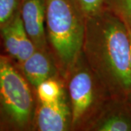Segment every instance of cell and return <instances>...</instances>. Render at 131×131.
I'll return each mask as SVG.
<instances>
[{
    "instance_id": "6da1fadb",
    "label": "cell",
    "mask_w": 131,
    "mask_h": 131,
    "mask_svg": "<svg viewBox=\"0 0 131 131\" xmlns=\"http://www.w3.org/2000/svg\"><path fill=\"white\" fill-rule=\"evenodd\" d=\"M82 54L109 98H131L127 26L106 7L86 18Z\"/></svg>"
},
{
    "instance_id": "7a4b0ae2",
    "label": "cell",
    "mask_w": 131,
    "mask_h": 131,
    "mask_svg": "<svg viewBox=\"0 0 131 131\" xmlns=\"http://www.w3.org/2000/svg\"><path fill=\"white\" fill-rule=\"evenodd\" d=\"M49 47L66 80L82 53L86 18L75 0H45Z\"/></svg>"
},
{
    "instance_id": "3957f363",
    "label": "cell",
    "mask_w": 131,
    "mask_h": 131,
    "mask_svg": "<svg viewBox=\"0 0 131 131\" xmlns=\"http://www.w3.org/2000/svg\"><path fill=\"white\" fill-rule=\"evenodd\" d=\"M33 88L13 60L0 53V130H33Z\"/></svg>"
},
{
    "instance_id": "277c9868",
    "label": "cell",
    "mask_w": 131,
    "mask_h": 131,
    "mask_svg": "<svg viewBox=\"0 0 131 131\" xmlns=\"http://www.w3.org/2000/svg\"><path fill=\"white\" fill-rule=\"evenodd\" d=\"M65 80L71 112V129L84 128L108 96L82 53Z\"/></svg>"
},
{
    "instance_id": "5b68a950",
    "label": "cell",
    "mask_w": 131,
    "mask_h": 131,
    "mask_svg": "<svg viewBox=\"0 0 131 131\" xmlns=\"http://www.w3.org/2000/svg\"><path fill=\"white\" fill-rule=\"evenodd\" d=\"M84 128L94 131H131V101L108 98Z\"/></svg>"
},
{
    "instance_id": "8992f818",
    "label": "cell",
    "mask_w": 131,
    "mask_h": 131,
    "mask_svg": "<svg viewBox=\"0 0 131 131\" xmlns=\"http://www.w3.org/2000/svg\"><path fill=\"white\" fill-rule=\"evenodd\" d=\"M71 129V112L67 91L58 101L37 102L33 130L66 131Z\"/></svg>"
},
{
    "instance_id": "52a82bcc",
    "label": "cell",
    "mask_w": 131,
    "mask_h": 131,
    "mask_svg": "<svg viewBox=\"0 0 131 131\" xmlns=\"http://www.w3.org/2000/svg\"><path fill=\"white\" fill-rule=\"evenodd\" d=\"M0 40L7 56L15 64H20L31 56L37 47L26 31L20 17L18 14L0 31Z\"/></svg>"
},
{
    "instance_id": "ba28073f",
    "label": "cell",
    "mask_w": 131,
    "mask_h": 131,
    "mask_svg": "<svg viewBox=\"0 0 131 131\" xmlns=\"http://www.w3.org/2000/svg\"><path fill=\"white\" fill-rule=\"evenodd\" d=\"M20 17L26 31L36 47L50 50L45 28V0H22Z\"/></svg>"
},
{
    "instance_id": "9c48e42d",
    "label": "cell",
    "mask_w": 131,
    "mask_h": 131,
    "mask_svg": "<svg viewBox=\"0 0 131 131\" xmlns=\"http://www.w3.org/2000/svg\"><path fill=\"white\" fill-rule=\"evenodd\" d=\"M16 65L34 89L45 80L61 77L50 50L37 48L26 61Z\"/></svg>"
},
{
    "instance_id": "30bf717a",
    "label": "cell",
    "mask_w": 131,
    "mask_h": 131,
    "mask_svg": "<svg viewBox=\"0 0 131 131\" xmlns=\"http://www.w3.org/2000/svg\"><path fill=\"white\" fill-rule=\"evenodd\" d=\"M34 90L37 101L44 103L56 102L66 92L61 77L45 80L38 84Z\"/></svg>"
},
{
    "instance_id": "8fae6325",
    "label": "cell",
    "mask_w": 131,
    "mask_h": 131,
    "mask_svg": "<svg viewBox=\"0 0 131 131\" xmlns=\"http://www.w3.org/2000/svg\"><path fill=\"white\" fill-rule=\"evenodd\" d=\"M104 6L131 28V0H104Z\"/></svg>"
},
{
    "instance_id": "7c38bea8",
    "label": "cell",
    "mask_w": 131,
    "mask_h": 131,
    "mask_svg": "<svg viewBox=\"0 0 131 131\" xmlns=\"http://www.w3.org/2000/svg\"><path fill=\"white\" fill-rule=\"evenodd\" d=\"M22 0H0V31L20 9Z\"/></svg>"
},
{
    "instance_id": "4fadbf2b",
    "label": "cell",
    "mask_w": 131,
    "mask_h": 131,
    "mask_svg": "<svg viewBox=\"0 0 131 131\" xmlns=\"http://www.w3.org/2000/svg\"><path fill=\"white\" fill-rule=\"evenodd\" d=\"M85 18L99 13L105 8L104 0H75Z\"/></svg>"
},
{
    "instance_id": "5bb4252c",
    "label": "cell",
    "mask_w": 131,
    "mask_h": 131,
    "mask_svg": "<svg viewBox=\"0 0 131 131\" xmlns=\"http://www.w3.org/2000/svg\"><path fill=\"white\" fill-rule=\"evenodd\" d=\"M127 26V32H128V37H129V40H130V63L131 67V28L129 26Z\"/></svg>"
},
{
    "instance_id": "9a60e30c",
    "label": "cell",
    "mask_w": 131,
    "mask_h": 131,
    "mask_svg": "<svg viewBox=\"0 0 131 131\" xmlns=\"http://www.w3.org/2000/svg\"><path fill=\"white\" fill-rule=\"evenodd\" d=\"M129 100H130V101H131V98H130V99H129Z\"/></svg>"
}]
</instances>
